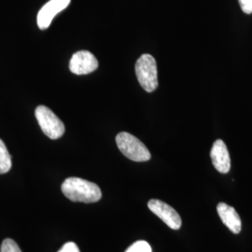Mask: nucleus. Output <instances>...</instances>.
I'll list each match as a JSON object with an SVG mask.
<instances>
[{"label": "nucleus", "mask_w": 252, "mask_h": 252, "mask_svg": "<svg viewBox=\"0 0 252 252\" xmlns=\"http://www.w3.org/2000/svg\"><path fill=\"white\" fill-rule=\"evenodd\" d=\"M63 195L72 202L95 203L102 197L99 187L88 180L80 178H68L61 186Z\"/></svg>", "instance_id": "f257e3e1"}, {"label": "nucleus", "mask_w": 252, "mask_h": 252, "mask_svg": "<svg viewBox=\"0 0 252 252\" xmlns=\"http://www.w3.org/2000/svg\"><path fill=\"white\" fill-rule=\"evenodd\" d=\"M11 168V157L5 143L0 139V174L8 173Z\"/></svg>", "instance_id": "9d476101"}, {"label": "nucleus", "mask_w": 252, "mask_h": 252, "mask_svg": "<svg viewBox=\"0 0 252 252\" xmlns=\"http://www.w3.org/2000/svg\"><path fill=\"white\" fill-rule=\"evenodd\" d=\"M0 252H22V251L14 240L7 238L2 242Z\"/></svg>", "instance_id": "f8f14e48"}, {"label": "nucleus", "mask_w": 252, "mask_h": 252, "mask_svg": "<svg viewBox=\"0 0 252 252\" xmlns=\"http://www.w3.org/2000/svg\"><path fill=\"white\" fill-rule=\"evenodd\" d=\"M58 252H81L78 246L73 242L65 243Z\"/></svg>", "instance_id": "4468645a"}, {"label": "nucleus", "mask_w": 252, "mask_h": 252, "mask_svg": "<svg viewBox=\"0 0 252 252\" xmlns=\"http://www.w3.org/2000/svg\"><path fill=\"white\" fill-rule=\"evenodd\" d=\"M36 120L42 132L51 139H58L64 133L63 122L45 106H38L35 110Z\"/></svg>", "instance_id": "20e7f679"}, {"label": "nucleus", "mask_w": 252, "mask_h": 252, "mask_svg": "<svg viewBox=\"0 0 252 252\" xmlns=\"http://www.w3.org/2000/svg\"><path fill=\"white\" fill-rule=\"evenodd\" d=\"M135 74L140 86L148 93L158 87L157 63L151 54H142L135 63Z\"/></svg>", "instance_id": "f03ea898"}, {"label": "nucleus", "mask_w": 252, "mask_h": 252, "mask_svg": "<svg viewBox=\"0 0 252 252\" xmlns=\"http://www.w3.org/2000/svg\"><path fill=\"white\" fill-rule=\"evenodd\" d=\"M148 207L153 213L173 230H179L181 227L182 221L179 213L166 203L161 200L152 199L148 203Z\"/></svg>", "instance_id": "39448f33"}, {"label": "nucleus", "mask_w": 252, "mask_h": 252, "mask_svg": "<svg viewBox=\"0 0 252 252\" xmlns=\"http://www.w3.org/2000/svg\"><path fill=\"white\" fill-rule=\"evenodd\" d=\"M118 148L126 157L135 162H147L152 158L150 151L137 137L127 132L116 136Z\"/></svg>", "instance_id": "7ed1b4c3"}, {"label": "nucleus", "mask_w": 252, "mask_h": 252, "mask_svg": "<svg viewBox=\"0 0 252 252\" xmlns=\"http://www.w3.org/2000/svg\"><path fill=\"white\" fill-rule=\"evenodd\" d=\"M240 7L245 13L252 14V0H239Z\"/></svg>", "instance_id": "ddd939ff"}, {"label": "nucleus", "mask_w": 252, "mask_h": 252, "mask_svg": "<svg viewBox=\"0 0 252 252\" xmlns=\"http://www.w3.org/2000/svg\"><path fill=\"white\" fill-rule=\"evenodd\" d=\"M98 67V61L88 51H80L74 54L69 62V69L76 75H87Z\"/></svg>", "instance_id": "423d86ee"}, {"label": "nucleus", "mask_w": 252, "mask_h": 252, "mask_svg": "<svg viewBox=\"0 0 252 252\" xmlns=\"http://www.w3.org/2000/svg\"><path fill=\"white\" fill-rule=\"evenodd\" d=\"M210 157L216 170L227 174L231 169V159L227 146L221 139H218L212 146Z\"/></svg>", "instance_id": "6e6552de"}, {"label": "nucleus", "mask_w": 252, "mask_h": 252, "mask_svg": "<svg viewBox=\"0 0 252 252\" xmlns=\"http://www.w3.org/2000/svg\"><path fill=\"white\" fill-rule=\"evenodd\" d=\"M71 0H50L38 11L36 22L39 29L45 30L52 24L54 17L67 8Z\"/></svg>", "instance_id": "0eeeda50"}, {"label": "nucleus", "mask_w": 252, "mask_h": 252, "mask_svg": "<svg viewBox=\"0 0 252 252\" xmlns=\"http://www.w3.org/2000/svg\"><path fill=\"white\" fill-rule=\"evenodd\" d=\"M126 252H153V251L150 244L143 240H139L131 245Z\"/></svg>", "instance_id": "9b49d317"}, {"label": "nucleus", "mask_w": 252, "mask_h": 252, "mask_svg": "<svg viewBox=\"0 0 252 252\" xmlns=\"http://www.w3.org/2000/svg\"><path fill=\"white\" fill-rule=\"evenodd\" d=\"M218 214L222 223L234 234H239L242 229L240 216L234 207L228 206L225 203H220L217 207Z\"/></svg>", "instance_id": "1a4fd4ad"}]
</instances>
